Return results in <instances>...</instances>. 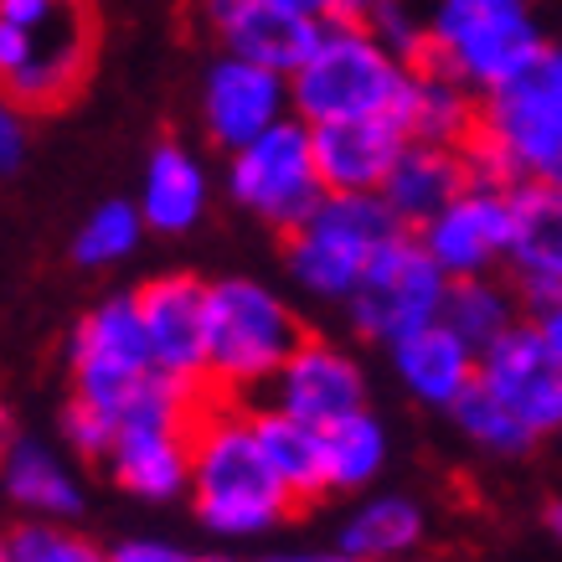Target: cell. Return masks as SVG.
I'll return each mask as SVG.
<instances>
[{"mask_svg": "<svg viewBox=\"0 0 562 562\" xmlns=\"http://www.w3.org/2000/svg\"><path fill=\"white\" fill-rule=\"evenodd\" d=\"M387 464V434L372 413L361 408L341 424L325 428V475H330V495L367 491Z\"/></svg>", "mask_w": 562, "mask_h": 562, "instance_id": "obj_27", "label": "cell"}, {"mask_svg": "<svg viewBox=\"0 0 562 562\" xmlns=\"http://www.w3.org/2000/svg\"><path fill=\"white\" fill-rule=\"evenodd\" d=\"M99 63L88 0H0V93L26 114H57Z\"/></svg>", "mask_w": 562, "mask_h": 562, "instance_id": "obj_2", "label": "cell"}, {"mask_svg": "<svg viewBox=\"0 0 562 562\" xmlns=\"http://www.w3.org/2000/svg\"><path fill=\"white\" fill-rule=\"evenodd\" d=\"M26 160V109L0 93V176H16Z\"/></svg>", "mask_w": 562, "mask_h": 562, "instance_id": "obj_34", "label": "cell"}, {"mask_svg": "<svg viewBox=\"0 0 562 562\" xmlns=\"http://www.w3.org/2000/svg\"><path fill=\"white\" fill-rule=\"evenodd\" d=\"M109 562H202V558H191L187 547L160 542V537H130V542L109 552Z\"/></svg>", "mask_w": 562, "mask_h": 562, "instance_id": "obj_35", "label": "cell"}, {"mask_svg": "<svg viewBox=\"0 0 562 562\" xmlns=\"http://www.w3.org/2000/svg\"><path fill=\"white\" fill-rule=\"evenodd\" d=\"M480 382L542 439L562 428V357L547 346L537 321H516L480 351Z\"/></svg>", "mask_w": 562, "mask_h": 562, "instance_id": "obj_12", "label": "cell"}, {"mask_svg": "<svg viewBox=\"0 0 562 562\" xmlns=\"http://www.w3.org/2000/svg\"><path fill=\"white\" fill-rule=\"evenodd\" d=\"M135 294L155 372L206 387V294H212V284H202L196 273H160L150 284H139Z\"/></svg>", "mask_w": 562, "mask_h": 562, "instance_id": "obj_14", "label": "cell"}, {"mask_svg": "<svg viewBox=\"0 0 562 562\" xmlns=\"http://www.w3.org/2000/svg\"><path fill=\"white\" fill-rule=\"evenodd\" d=\"M449 273L439 269V258L428 254L418 233H403L387 243L382 254L367 263L361 284L351 290V325L367 341L397 346L403 336L424 330V325L443 321V300H449Z\"/></svg>", "mask_w": 562, "mask_h": 562, "instance_id": "obj_8", "label": "cell"}, {"mask_svg": "<svg viewBox=\"0 0 562 562\" xmlns=\"http://www.w3.org/2000/svg\"><path fill=\"white\" fill-rule=\"evenodd\" d=\"M0 562H11V552H5V537H0Z\"/></svg>", "mask_w": 562, "mask_h": 562, "instance_id": "obj_42", "label": "cell"}, {"mask_svg": "<svg viewBox=\"0 0 562 562\" xmlns=\"http://www.w3.org/2000/svg\"><path fill=\"white\" fill-rule=\"evenodd\" d=\"M5 552H11V562H109V552L78 537L68 521H36V516H26L5 537Z\"/></svg>", "mask_w": 562, "mask_h": 562, "instance_id": "obj_31", "label": "cell"}, {"mask_svg": "<svg viewBox=\"0 0 562 562\" xmlns=\"http://www.w3.org/2000/svg\"><path fill=\"white\" fill-rule=\"evenodd\" d=\"M397 120L408 124L413 139H434V145H470L480 124V93L464 88L454 72L443 68H413L408 99L397 109Z\"/></svg>", "mask_w": 562, "mask_h": 562, "instance_id": "obj_25", "label": "cell"}, {"mask_svg": "<svg viewBox=\"0 0 562 562\" xmlns=\"http://www.w3.org/2000/svg\"><path fill=\"white\" fill-rule=\"evenodd\" d=\"M413 233L382 191H325L315 212L290 227L284 263L290 279L315 300H351L361 273L387 243Z\"/></svg>", "mask_w": 562, "mask_h": 562, "instance_id": "obj_6", "label": "cell"}, {"mask_svg": "<svg viewBox=\"0 0 562 562\" xmlns=\"http://www.w3.org/2000/svg\"><path fill=\"white\" fill-rule=\"evenodd\" d=\"M408 83L413 68L376 42L367 21L325 16L321 42L290 72V99L305 124L367 120V114H397Z\"/></svg>", "mask_w": 562, "mask_h": 562, "instance_id": "obj_4", "label": "cell"}, {"mask_svg": "<svg viewBox=\"0 0 562 562\" xmlns=\"http://www.w3.org/2000/svg\"><path fill=\"white\" fill-rule=\"evenodd\" d=\"M392 367H397L403 387H408L418 403H428V408H454V397L480 376V351L464 341L460 330H449L443 321H434L392 346Z\"/></svg>", "mask_w": 562, "mask_h": 562, "instance_id": "obj_21", "label": "cell"}, {"mask_svg": "<svg viewBox=\"0 0 562 562\" xmlns=\"http://www.w3.org/2000/svg\"><path fill=\"white\" fill-rule=\"evenodd\" d=\"M449 418L470 434L475 443H485V449H495V454H527L531 443H537V434H531L521 418H516L501 397H495L485 382H470V387L454 397V408H449Z\"/></svg>", "mask_w": 562, "mask_h": 562, "instance_id": "obj_30", "label": "cell"}, {"mask_svg": "<svg viewBox=\"0 0 562 562\" xmlns=\"http://www.w3.org/2000/svg\"><path fill=\"white\" fill-rule=\"evenodd\" d=\"M202 11L233 57L263 63L273 72L300 68L325 26V16H310L284 0H202Z\"/></svg>", "mask_w": 562, "mask_h": 562, "instance_id": "obj_16", "label": "cell"}, {"mask_svg": "<svg viewBox=\"0 0 562 562\" xmlns=\"http://www.w3.org/2000/svg\"><path fill=\"white\" fill-rule=\"evenodd\" d=\"M294 114L290 99V72H273L263 63H248V57H217L206 68L202 83V124L206 139L217 150H243L248 139H258L263 130H273L279 120Z\"/></svg>", "mask_w": 562, "mask_h": 562, "instance_id": "obj_13", "label": "cell"}, {"mask_svg": "<svg viewBox=\"0 0 562 562\" xmlns=\"http://www.w3.org/2000/svg\"><path fill=\"white\" fill-rule=\"evenodd\" d=\"M464 150L480 181L495 187L562 181V47H542L521 78L480 99V124Z\"/></svg>", "mask_w": 562, "mask_h": 562, "instance_id": "obj_3", "label": "cell"}, {"mask_svg": "<svg viewBox=\"0 0 562 562\" xmlns=\"http://www.w3.org/2000/svg\"><path fill=\"white\" fill-rule=\"evenodd\" d=\"M263 562H367V558L346 552V547H310V552H273Z\"/></svg>", "mask_w": 562, "mask_h": 562, "instance_id": "obj_37", "label": "cell"}, {"mask_svg": "<svg viewBox=\"0 0 562 562\" xmlns=\"http://www.w3.org/2000/svg\"><path fill=\"white\" fill-rule=\"evenodd\" d=\"M443 325L460 330L475 351H485L495 336H506L516 325V300L501 290L495 279H485V273L454 279V284H449V300H443Z\"/></svg>", "mask_w": 562, "mask_h": 562, "instance_id": "obj_28", "label": "cell"}, {"mask_svg": "<svg viewBox=\"0 0 562 562\" xmlns=\"http://www.w3.org/2000/svg\"><path fill=\"white\" fill-rule=\"evenodd\" d=\"M512 233H516V206L512 187L495 181H475L443 206L439 217H428L418 227V243L439 258V269L449 279H475L491 273L501 258H512Z\"/></svg>", "mask_w": 562, "mask_h": 562, "instance_id": "obj_11", "label": "cell"}, {"mask_svg": "<svg viewBox=\"0 0 562 562\" xmlns=\"http://www.w3.org/2000/svg\"><path fill=\"white\" fill-rule=\"evenodd\" d=\"M114 434H120V424H114L103 408H93L83 397H68V408H63V439L72 443V454H83V460H109Z\"/></svg>", "mask_w": 562, "mask_h": 562, "instance_id": "obj_33", "label": "cell"}, {"mask_svg": "<svg viewBox=\"0 0 562 562\" xmlns=\"http://www.w3.org/2000/svg\"><path fill=\"white\" fill-rule=\"evenodd\" d=\"M418 542H424V506L413 495H372V501H361L357 512L346 516L341 537H336V547H346V552H357L367 562H397L418 552Z\"/></svg>", "mask_w": 562, "mask_h": 562, "instance_id": "obj_26", "label": "cell"}, {"mask_svg": "<svg viewBox=\"0 0 562 562\" xmlns=\"http://www.w3.org/2000/svg\"><path fill=\"white\" fill-rule=\"evenodd\" d=\"M284 5H300V11H310V16H325V0H284Z\"/></svg>", "mask_w": 562, "mask_h": 562, "instance_id": "obj_41", "label": "cell"}, {"mask_svg": "<svg viewBox=\"0 0 562 562\" xmlns=\"http://www.w3.org/2000/svg\"><path fill=\"white\" fill-rule=\"evenodd\" d=\"M202 562H238V558H202Z\"/></svg>", "mask_w": 562, "mask_h": 562, "instance_id": "obj_43", "label": "cell"}, {"mask_svg": "<svg viewBox=\"0 0 562 562\" xmlns=\"http://www.w3.org/2000/svg\"><path fill=\"white\" fill-rule=\"evenodd\" d=\"M475 176V160L464 145H434V139H408V150L397 155L392 176L382 181V196L397 217L408 222L413 233L424 227L428 217H439L443 206L454 202L460 191H470Z\"/></svg>", "mask_w": 562, "mask_h": 562, "instance_id": "obj_20", "label": "cell"}, {"mask_svg": "<svg viewBox=\"0 0 562 562\" xmlns=\"http://www.w3.org/2000/svg\"><path fill=\"white\" fill-rule=\"evenodd\" d=\"M254 434L263 443L269 464L279 470V480L290 485V495L300 501V512L315 506L321 495H330V475H325V428L294 418V413L273 408V403H254Z\"/></svg>", "mask_w": 562, "mask_h": 562, "instance_id": "obj_22", "label": "cell"}, {"mask_svg": "<svg viewBox=\"0 0 562 562\" xmlns=\"http://www.w3.org/2000/svg\"><path fill=\"white\" fill-rule=\"evenodd\" d=\"M547 531L562 542V501H552V506H547Z\"/></svg>", "mask_w": 562, "mask_h": 562, "instance_id": "obj_40", "label": "cell"}, {"mask_svg": "<svg viewBox=\"0 0 562 562\" xmlns=\"http://www.w3.org/2000/svg\"><path fill=\"white\" fill-rule=\"evenodd\" d=\"M310 139L325 191H382L413 135L397 114H367V120L310 124Z\"/></svg>", "mask_w": 562, "mask_h": 562, "instance_id": "obj_17", "label": "cell"}, {"mask_svg": "<svg viewBox=\"0 0 562 562\" xmlns=\"http://www.w3.org/2000/svg\"><path fill=\"white\" fill-rule=\"evenodd\" d=\"M367 26H372L376 42H382L392 57H403L408 68H424L428 63V26L408 16V5H403V0H376L372 16H367Z\"/></svg>", "mask_w": 562, "mask_h": 562, "instance_id": "obj_32", "label": "cell"}, {"mask_svg": "<svg viewBox=\"0 0 562 562\" xmlns=\"http://www.w3.org/2000/svg\"><path fill=\"white\" fill-rule=\"evenodd\" d=\"M263 403L294 413V418H305L315 428H330L367 408V382H361V367L346 357L341 346L305 336L294 346V357L273 372Z\"/></svg>", "mask_w": 562, "mask_h": 562, "instance_id": "obj_15", "label": "cell"}, {"mask_svg": "<svg viewBox=\"0 0 562 562\" xmlns=\"http://www.w3.org/2000/svg\"><path fill=\"white\" fill-rule=\"evenodd\" d=\"M68 367H72V397L103 408L120 424L130 397L155 372L145 315H139V294H114V300L88 310L83 325L72 330Z\"/></svg>", "mask_w": 562, "mask_h": 562, "instance_id": "obj_10", "label": "cell"}, {"mask_svg": "<svg viewBox=\"0 0 562 562\" xmlns=\"http://www.w3.org/2000/svg\"><path fill=\"white\" fill-rule=\"evenodd\" d=\"M372 5H376V0H325V16H336V21H367V16H372Z\"/></svg>", "mask_w": 562, "mask_h": 562, "instance_id": "obj_38", "label": "cell"}, {"mask_svg": "<svg viewBox=\"0 0 562 562\" xmlns=\"http://www.w3.org/2000/svg\"><path fill=\"white\" fill-rule=\"evenodd\" d=\"M145 212L139 202H103L88 212V222L78 227V238H72V258L83 263V269H114L124 258L139 248L145 238Z\"/></svg>", "mask_w": 562, "mask_h": 562, "instance_id": "obj_29", "label": "cell"}, {"mask_svg": "<svg viewBox=\"0 0 562 562\" xmlns=\"http://www.w3.org/2000/svg\"><path fill=\"white\" fill-rule=\"evenodd\" d=\"M542 36L527 16V0H439L428 16V63L454 72L480 99L506 88L542 57Z\"/></svg>", "mask_w": 562, "mask_h": 562, "instance_id": "obj_7", "label": "cell"}, {"mask_svg": "<svg viewBox=\"0 0 562 562\" xmlns=\"http://www.w3.org/2000/svg\"><path fill=\"white\" fill-rule=\"evenodd\" d=\"M305 341V325L269 284L217 279L206 294V387L217 397H254Z\"/></svg>", "mask_w": 562, "mask_h": 562, "instance_id": "obj_5", "label": "cell"}, {"mask_svg": "<svg viewBox=\"0 0 562 562\" xmlns=\"http://www.w3.org/2000/svg\"><path fill=\"white\" fill-rule=\"evenodd\" d=\"M531 321H537V330L547 336V346L562 357V294H558V300H547L542 310H531Z\"/></svg>", "mask_w": 562, "mask_h": 562, "instance_id": "obj_36", "label": "cell"}, {"mask_svg": "<svg viewBox=\"0 0 562 562\" xmlns=\"http://www.w3.org/2000/svg\"><path fill=\"white\" fill-rule=\"evenodd\" d=\"M11 443H16V428H11V408L0 403V454H5Z\"/></svg>", "mask_w": 562, "mask_h": 562, "instance_id": "obj_39", "label": "cell"}, {"mask_svg": "<svg viewBox=\"0 0 562 562\" xmlns=\"http://www.w3.org/2000/svg\"><path fill=\"white\" fill-rule=\"evenodd\" d=\"M0 485L36 521H72V516L83 512L78 480L63 470V460L52 454L47 443H36V439H16L0 454Z\"/></svg>", "mask_w": 562, "mask_h": 562, "instance_id": "obj_24", "label": "cell"}, {"mask_svg": "<svg viewBox=\"0 0 562 562\" xmlns=\"http://www.w3.org/2000/svg\"><path fill=\"white\" fill-rule=\"evenodd\" d=\"M191 506L212 537H263L284 527L300 501L269 464L254 434V413L238 397L206 392L191 418Z\"/></svg>", "mask_w": 562, "mask_h": 562, "instance_id": "obj_1", "label": "cell"}, {"mask_svg": "<svg viewBox=\"0 0 562 562\" xmlns=\"http://www.w3.org/2000/svg\"><path fill=\"white\" fill-rule=\"evenodd\" d=\"M109 475L139 501H176L191 495V424H145L130 418L114 434Z\"/></svg>", "mask_w": 562, "mask_h": 562, "instance_id": "obj_19", "label": "cell"}, {"mask_svg": "<svg viewBox=\"0 0 562 562\" xmlns=\"http://www.w3.org/2000/svg\"><path fill=\"white\" fill-rule=\"evenodd\" d=\"M227 191H233V202L248 206L269 227H284V233L300 227L315 212V202L325 196V181L315 171L310 124L300 114H290V120L273 124V130H263L258 139H248L243 150H233V160H227Z\"/></svg>", "mask_w": 562, "mask_h": 562, "instance_id": "obj_9", "label": "cell"}, {"mask_svg": "<svg viewBox=\"0 0 562 562\" xmlns=\"http://www.w3.org/2000/svg\"><path fill=\"white\" fill-rule=\"evenodd\" d=\"M139 212L155 233H191L206 212V171L187 145H155L150 166H145V187H139Z\"/></svg>", "mask_w": 562, "mask_h": 562, "instance_id": "obj_23", "label": "cell"}, {"mask_svg": "<svg viewBox=\"0 0 562 562\" xmlns=\"http://www.w3.org/2000/svg\"><path fill=\"white\" fill-rule=\"evenodd\" d=\"M516 233H512V273L527 310H542L562 294V181H521L512 187Z\"/></svg>", "mask_w": 562, "mask_h": 562, "instance_id": "obj_18", "label": "cell"}]
</instances>
